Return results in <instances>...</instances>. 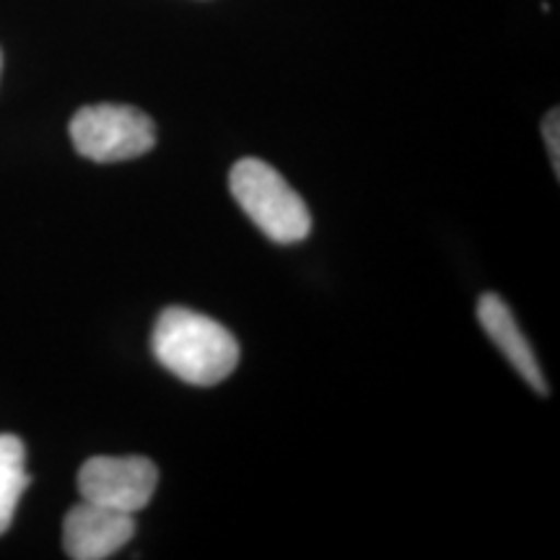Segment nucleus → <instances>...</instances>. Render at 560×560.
<instances>
[{"instance_id":"f257e3e1","label":"nucleus","mask_w":560,"mask_h":560,"mask_svg":"<svg viewBox=\"0 0 560 560\" xmlns=\"http://www.w3.org/2000/svg\"><path fill=\"white\" fill-rule=\"evenodd\" d=\"M156 361L195 387H213L240 366V342L221 322L206 314L170 306L159 314L151 335Z\"/></svg>"},{"instance_id":"f03ea898","label":"nucleus","mask_w":560,"mask_h":560,"mask_svg":"<svg viewBox=\"0 0 560 560\" xmlns=\"http://www.w3.org/2000/svg\"><path fill=\"white\" fill-rule=\"evenodd\" d=\"M236 206L265 236L278 244H296L312 231V215L283 174L260 159L236 161L229 174Z\"/></svg>"},{"instance_id":"7ed1b4c3","label":"nucleus","mask_w":560,"mask_h":560,"mask_svg":"<svg viewBox=\"0 0 560 560\" xmlns=\"http://www.w3.org/2000/svg\"><path fill=\"white\" fill-rule=\"evenodd\" d=\"M70 140L83 159L115 164L149 153L156 145V125L128 104H91L70 120Z\"/></svg>"},{"instance_id":"20e7f679","label":"nucleus","mask_w":560,"mask_h":560,"mask_svg":"<svg viewBox=\"0 0 560 560\" xmlns=\"http://www.w3.org/2000/svg\"><path fill=\"white\" fill-rule=\"evenodd\" d=\"M159 467L149 457H91L79 470L81 499L138 514L156 493Z\"/></svg>"},{"instance_id":"39448f33","label":"nucleus","mask_w":560,"mask_h":560,"mask_svg":"<svg viewBox=\"0 0 560 560\" xmlns=\"http://www.w3.org/2000/svg\"><path fill=\"white\" fill-rule=\"evenodd\" d=\"M136 514L81 501L62 522V548L73 560H104L136 537Z\"/></svg>"},{"instance_id":"423d86ee","label":"nucleus","mask_w":560,"mask_h":560,"mask_svg":"<svg viewBox=\"0 0 560 560\" xmlns=\"http://www.w3.org/2000/svg\"><path fill=\"white\" fill-rule=\"evenodd\" d=\"M478 322L482 332H486L488 338L495 342V348L501 350L503 359L520 371L522 380L527 382L537 395H550V387L548 382H545L540 363L535 359V350H532L529 340L524 338L520 325H516L514 314H511L506 301L495 296V293H486V296H480Z\"/></svg>"},{"instance_id":"0eeeda50","label":"nucleus","mask_w":560,"mask_h":560,"mask_svg":"<svg viewBox=\"0 0 560 560\" xmlns=\"http://www.w3.org/2000/svg\"><path fill=\"white\" fill-rule=\"evenodd\" d=\"M26 486H30V472H26L24 441L13 433H0V535L11 527Z\"/></svg>"},{"instance_id":"6e6552de","label":"nucleus","mask_w":560,"mask_h":560,"mask_svg":"<svg viewBox=\"0 0 560 560\" xmlns=\"http://www.w3.org/2000/svg\"><path fill=\"white\" fill-rule=\"evenodd\" d=\"M542 138L548 145V156L552 170L560 172V112L550 109L542 120Z\"/></svg>"},{"instance_id":"1a4fd4ad","label":"nucleus","mask_w":560,"mask_h":560,"mask_svg":"<svg viewBox=\"0 0 560 560\" xmlns=\"http://www.w3.org/2000/svg\"><path fill=\"white\" fill-rule=\"evenodd\" d=\"M0 73H3V52H0Z\"/></svg>"}]
</instances>
